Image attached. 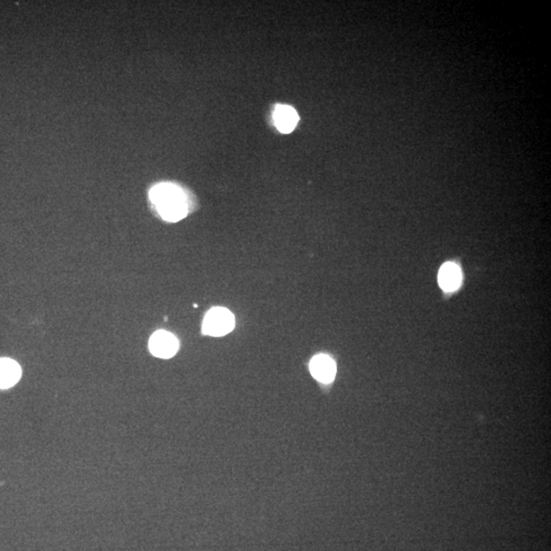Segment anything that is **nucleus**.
I'll use <instances>...</instances> for the list:
<instances>
[{
	"label": "nucleus",
	"mask_w": 551,
	"mask_h": 551,
	"mask_svg": "<svg viewBox=\"0 0 551 551\" xmlns=\"http://www.w3.org/2000/svg\"><path fill=\"white\" fill-rule=\"evenodd\" d=\"M149 197L162 219L166 221H180L187 215L188 206L185 194L176 185L159 184L151 190Z\"/></svg>",
	"instance_id": "1"
},
{
	"label": "nucleus",
	"mask_w": 551,
	"mask_h": 551,
	"mask_svg": "<svg viewBox=\"0 0 551 551\" xmlns=\"http://www.w3.org/2000/svg\"><path fill=\"white\" fill-rule=\"evenodd\" d=\"M234 328V316L224 307H213L207 311L202 322V333L209 336H224Z\"/></svg>",
	"instance_id": "2"
},
{
	"label": "nucleus",
	"mask_w": 551,
	"mask_h": 551,
	"mask_svg": "<svg viewBox=\"0 0 551 551\" xmlns=\"http://www.w3.org/2000/svg\"><path fill=\"white\" fill-rule=\"evenodd\" d=\"M149 349L157 358H170L178 351L179 341L172 333L157 331L149 340Z\"/></svg>",
	"instance_id": "3"
},
{
	"label": "nucleus",
	"mask_w": 551,
	"mask_h": 551,
	"mask_svg": "<svg viewBox=\"0 0 551 551\" xmlns=\"http://www.w3.org/2000/svg\"><path fill=\"white\" fill-rule=\"evenodd\" d=\"M311 375L322 383H330L336 375V365L330 356L320 354L315 356L309 364Z\"/></svg>",
	"instance_id": "4"
},
{
	"label": "nucleus",
	"mask_w": 551,
	"mask_h": 551,
	"mask_svg": "<svg viewBox=\"0 0 551 551\" xmlns=\"http://www.w3.org/2000/svg\"><path fill=\"white\" fill-rule=\"evenodd\" d=\"M276 127L281 133L288 134L293 131L299 121L298 113L288 106H277L274 112Z\"/></svg>",
	"instance_id": "5"
},
{
	"label": "nucleus",
	"mask_w": 551,
	"mask_h": 551,
	"mask_svg": "<svg viewBox=\"0 0 551 551\" xmlns=\"http://www.w3.org/2000/svg\"><path fill=\"white\" fill-rule=\"evenodd\" d=\"M22 371L18 362L10 358H0V389L12 387L20 380Z\"/></svg>",
	"instance_id": "6"
},
{
	"label": "nucleus",
	"mask_w": 551,
	"mask_h": 551,
	"mask_svg": "<svg viewBox=\"0 0 551 551\" xmlns=\"http://www.w3.org/2000/svg\"><path fill=\"white\" fill-rule=\"evenodd\" d=\"M438 280H439V284L442 289L445 290V291H454L456 288H458L459 284H461V270H459L456 264L446 262L440 269Z\"/></svg>",
	"instance_id": "7"
}]
</instances>
